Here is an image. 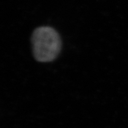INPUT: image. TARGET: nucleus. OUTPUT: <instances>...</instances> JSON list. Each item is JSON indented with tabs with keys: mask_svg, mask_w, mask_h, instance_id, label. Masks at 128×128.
Returning <instances> with one entry per match:
<instances>
[{
	"mask_svg": "<svg viewBox=\"0 0 128 128\" xmlns=\"http://www.w3.org/2000/svg\"><path fill=\"white\" fill-rule=\"evenodd\" d=\"M31 42L33 56L40 62L54 61L61 50V39L58 32L48 26L36 28L32 33Z\"/></svg>",
	"mask_w": 128,
	"mask_h": 128,
	"instance_id": "1",
	"label": "nucleus"
}]
</instances>
